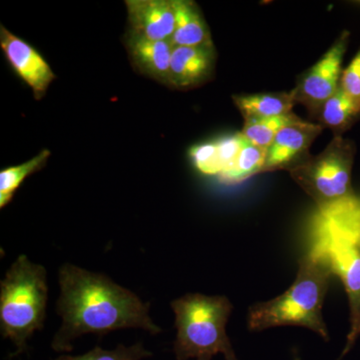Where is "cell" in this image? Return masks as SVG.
<instances>
[{
    "label": "cell",
    "mask_w": 360,
    "mask_h": 360,
    "mask_svg": "<svg viewBox=\"0 0 360 360\" xmlns=\"http://www.w3.org/2000/svg\"><path fill=\"white\" fill-rule=\"evenodd\" d=\"M333 276L328 259L315 245L300 259L295 283L285 292L250 307L248 328L260 331L277 326H302L328 340L322 307Z\"/></svg>",
    "instance_id": "obj_2"
},
{
    "label": "cell",
    "mask_w": 360,
    "mask_h": 360,
    "mask_svg": "<svg viewBox=\"0 0 360 360\" xmlns=\"http://www.w3.org/2000/svg\"><path fill=\"white\" fill-rule=\"evenodd\" d=\"M349 39V32L341 33L321 58L303 73L290 91L296 104H302L312 117L340 87L342 61Z\"/></svg>",
    "instance_id": "obj_7"
},
{
    "label": "cell",
    "mask_w": 360,
    "mask_h": 360,
    "mask_svg": "<svg viewBox=\"0 0 360 360\" xmlns=\"http://www.w3.org/2000/svg\"><path fill=\"white\" fill-rule=\"evenodd\" d=\"M266 153L267 149L259 148L246 141L232 167L220 175L219 179L222 184H238L255 175L262 174Z\"/></svg>",
    "instance_id": "obj_16"
},
{
    "label": "cell",
    "mask_w": 360,
    "mask_h": 360,
    "mask_svg": "<svg viewBox=\"0 0 360 360\" xmlns=\"http://www.w3.org/2000/svg\"><path fill=\"white\" fill-rule=\"evenodd\" d=\"M214 65V46H174L170 61V87L186 90L205 84L212 77Z\"/></svg>",
    "instance_id": "obj_11"
},
{
    "label": "cell",
    "mask_w": 360,
    "mask_h": 360,
    "mask_svg": "<svg viewBox=\"0 0 360 360\" xmlns=\"http://www.w3.org/2000/svg\"><path fill=\"white\" fill-rule=\"evenodd\" d=\"M176 336L174 352L177 360H238L226 333L231 302L224 295L187 293L172 302Z\"/></svg>",
    "instance_id": "obj_4"
},
{
    "label": "cell",
    "mask_w": 360,
    "mask_h": 360,
    "mask_svg": "<svg viewBox=\"0 0 360 360\" xmlns=\"http://www.w3.org/2000/svg\"><path fill=\"white\" fill-rule=\"evenodd\" d=\"M298 118L300 117L292 112L288 115L264 120H245V125L240 132L250 143L267 149L278 132Z\"/></svg>",
    "instance_id": "obj_18"
},
{
    "label": "cell",
    "mask_w": 360,
    "mask_h": 360,
    "mask_svg": "<svg viewBox=\"0 0 360 360\" xmlns=\"http://www.w3.org/2000/svg\"><path fill=\"white\" fill-rule=\"evenodd\" d=\"M356 146L352 139L333 136L326 148L290 172L314 200L322 217H335L359 205L352 188Z\"/></svg>",
    "instance_id": "obj_5"
},
{
    "label": "cell",
    "mask_w": 360,
    "mask_h": 360,
    "mask_svg": "<svg viewBox=\"0 0 360 360\" xmlns=\"http://www.w3.org/2000/svg\"><path fill=\"white\" fill-rule=\"evenodd\" d=\"M153 352L144 347L143 343L136 342L134 345H118L113 349H104L96 347L86 354L82 355L63 354L53 360H143L153 356Z\"/></svg>",
    "instance_id": "obj_19"
},
{
    "label": "cell",
    "mask_w": 360,
    "mask_h": 360,
    "mask_svg": "<svg viewBox=\"0 0 360 360\" xmlns=\"http://www.w3.org/2000/svg\"><path fill=\"white\" fill-rule=\"evenodd\" d=\"M47 303L46 269L20 255L0 281V333L15 347L11 356L27 352L28 341L44 328Z\"/></svg>",
    "instance_id": "obj_3"
},
{
    "label": "cell",
    "mask_w": 360,
    "mask_h": 360,
    "mask_svg": "<svg viewBox=\"0 0 360 360\" xmlns=\"http://www.w3.org/2000/svg\"><path fill=\"white\" fill-rule=\"evenodd\" d=\"M246 139L241 132L226 136L221 137L219 141H215L217 149V158L219 163L220 175L226 172L233 165L239 151L245 146Z\"/></svg>",
    "instance_id": "obj_21"
},
{
    "label": "cell",
    "mask_w": 360,
    "mask_h": 360,
    "mask_svg": "<svg viewBox=\"0 0 360 360\" xmlns=\"http://www.w3.org/2000/svg\"><path fill=\"white\" fill-rule=\"evenodd\" d=\"M0 46L13 70L32 89L34 98L41 99L56 78L46 60L32 45L14 35L4 25L0 27Z\"/></svg>",
    "instance_id": "obj_9"
},
{
    "label": "cell",
    "mask_w": 360,
    "mask_h": 360,
    "mask_svg": "<svg viewBox=\"0 0 360 360\" xmlns=\"http://www.w3.org/2000/svg\"><path fill=\"white\" fill-rule=\"evenodd\" d=\"M51 156L49 149H44L39 155L22 165L1 170L0 172V208H4L11 200L14 193L30 175L39 172L46 165Z\"/></svg>",
    "instance_id": "obj_17"
},
{
    "label": "cell",
    "mask_w": 360,
    "mask_h": 360,
    "mask_svg": "<svg viewBox=\"0 0 360 360\" xmlns=\"http://www.w3.org/2000/svg\"><path fill=\"white\" fill-rule=\"evenodd\" d=\"M315 245L328 259L333 274L345 286L350 309V330L341 357L360 336V248L343 214L322 217Z\"/></svg>",
    "instance_id": "obj_6"
},
{
    "label": "cell",
    "mask_w": 360,
    "mask_h": 360,
    "mask_svg": "<svg viewBox=\"0 0 360 360\" xmlns=\"http://www.w3.org/2000/svg\"><path fill=\"white\" fill-rule=\"evenodd\" d=\"M322 130L317 123L304 122L302 118L286 125L267 148L262 174L278 170L290 172L303 165L311 158L310 148Z\"/></svg>",
    "instance_id": "obj_8"
},
{
    "label": "cell",
    "mask_w": 360,
    "mask_h": 360,
    "mask_svg": "<svg viewBox=\"0 0 360 360\" xmlns=\"http://www.w3.org/2000/svg\"><path fill=\"white\" fill-rule=\"evenodd\" d=\"M129 32L151 40H172L175 30L172 0H125Z\"/></svg>",
    "instance_id": "obj_10"
},
{
    "label": "cell",
    "mask_w": 360,
    "mask_h": 360,
    "mask_svg": "<svg viewBox=\"0 0 360 360\" xmlns=\"http://www.w3.org/2000/svg\"><path fill=\"white\" fill-rule=\"evenodd\" d=\"M175 30L172 44L184 47H212L210 27L198 4L191 0H172Z\"/></svg>",
    "instance_id": "obj_13"
},
{
    "label": "cell",
    "mask_w": 360,
    "mask_h": 360,
    "mask_svg": "<svg viewBox=\"0 0 360 360\" xmlns=\"http://www.w3.org/2000/svg\"><path fill=\"white\" fill-rule=\"evenodd\" d=\"M125 44L135 70L170 86V61L174 45L169 40H151L129 32Z\"/></svg>",
    "instance_id": "obj_12"
},
{
    "label": "cell",
    "mask_w": 360,
    "mask_h": 360,
    "mask_svg": "<svg viewBox=\"0 0 360 360\" xmlns=\"http://www.w3.org/2000/svg\"><path fill=\"white\" fill-rule=\"evenodd\" d=\"M314 118L322 129H330L333 136H343L360 120V110L338 87L335 94L322 104Z\"/></svg>",
    "instance_id": "obj_15"
},
{
    "label": "cell",
    "mask_w": 360,
    "mask_h": 360,
    "mask_svg": "<svg viewBox=\"0 0 360 360\" xmlns=\"http://www.w3.org/2000/svg\"><path fill=\"white\" fill-rule=\"evenodd\" d=\"M340 87L360 110V49L341 73Z\"/></svg>",
    "instance_id": "obj_22"
},
{
    "label": "cell",
    "mask_w": 360,
    "mask_h": 360,
    "mask_svg": "<svg viewBox=\"0 0 360 360\" xmlns=\"http://www.w3.org/2000/svg\"><path fill=\"white\" fill-rule=\"evenodd\" d=\"M189 158L201 174L219 176L220 170L215 141L193 146L189 150Z\"/></svg>",
    "instance_id": "obj_20"
},
{
    "label": "cell",
    "mask_w": 360,
    "mask_h": 360,
    "mask_svg": "<svg viewBox=\"0 0 360 360\" xmlns=\"http://www.w3.org/2000/svg\"><path fill=\"white\" fill-rule=\"evenodd\" d=\"M359 205L343 213V217H345L348 227L354 234L357 245L360 248V210H359Z\"/></svg>",
    "instance_id": "obj_23"
},
{
    "label": "cell",
    "mask_w": 360,
    "mask_h": 360,
    "mask_svg": "<svg viewBox=\"0 0 360 360\" xmlns=\"http://www.w3.org/2000/svg\"><path fill=\"white\" fill-rule=\"evenodd\" d=\"M232 98L245 120L290 115L296 104L291 92L234 96Z\"/></svg>",
    "instance_id": "obj_14"
},
{
    "label": "cell",
    "mask_w": 360,
    "mask_h": 360,
    "mask_svg": "<svg viewBox=\"0 0 360 360\" xmlns=\"http://www.w3.org/2000/svg\"><path fill=\"white\" fill-rule=\"evenodd\" d=\"M58 284L56 312L61 324L51 340L56 352H71L73 341L86 335L129 328L153 335L162 331L151 319L150 303L103 274L68 262L58 270Z\"/></svg>",
    "instance_id": "obj_1"
}]
</instances>
